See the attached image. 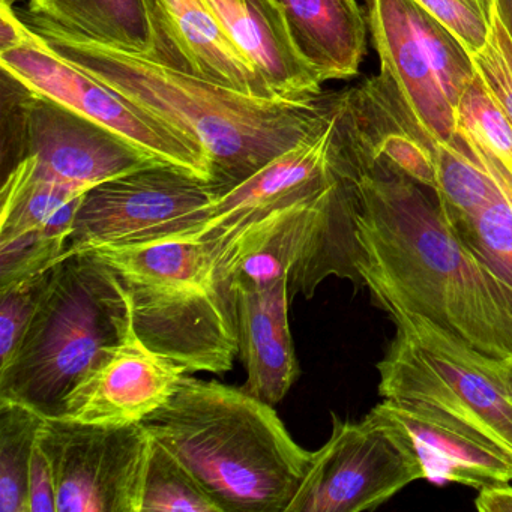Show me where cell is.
Returning <instances> with one entry per match:
<instances>
[{
    "mask_svg": "<svg viewBox=\"0 0 512 512\" xmlns=\"http://www.w3.org/2000/svg\"><path fill=\"white\" fill-rule=\"evenodd\" d=\"M436 170L434 196L451 226L470 217L500 194L496 182L479 164L460 134L455 142L437 145Z\"/></svg>",
    "mask_w": 512,
    "mask_h": 512,
    "instance_id": "obj_23",
    "label": "cell"
},
{
    "mask_svg": "<svg viewBox=\"0 0 512 512\" xmlns=\"http://www.w3.org/2000/svg\"><path fill=\"white\" fill-rule=\"evenodd\" d=\"M368 32L382 73L394 82L419 121L442 142L458 139L455 109L440 86L407 17L404 0H365Z\"/></svg>",
    "mask_w": 512,
    "mask_h": 512,
    "instance_id": "obj_18",
    "label": "cell"
},
{
    "mask_svg": "<svg viewBox=\"0 0 512 512\" xmlns=\"http://www.w3.org/2000/svg\"><path fill=\"white\" fill-rule=\"evenodd\" d=\"M22 19L53 53L200 143L211 160V184L218 196L322 133L331 121L325 92L316 100L251 97L205 77L92 43L38 17L25 14Z\"/></svg>",
    "mask_w": 512,
    "mask_h": 512,
    "instance_id": "obj_2",
    "label": "cell"
},
{
    "mask_svg": "<svg viewBox=\"0 0 512 512\" xmlns=\"http://www.w3.org/2000/svg\"><path fill=\"white\" fill-rule=\"evenodd\" d=\"M29 512H58L52 466L38 440L29 467Z\"/></svg>",
    "mask_w": 512,
    "mask_h": 512,
    "instance_id": "obj_33",
    "label": "cell"
},
{
    "mask_svg": "<svg viewBox=\"0 0 512 512\" xmlns=\"http://www.w3.org/2000/svg\"><path fill=\"white\" fill-rule=\"evenodd\" d=\"M497 13L512 38V0H496Z\"/></svg>",
    "mask_w": 512,
    "mask_h": 512,
    "instance_id": "obj_36",
    "label": "cell"
},
{
    "mask_svg": "<svg viewBox=\"0 0 512 512\" xmlns=\"http://www.w3.org/2000/svg\"><path fill=\"white\" fill-rule=\"evenodd\" d=\"M238 49L280 100H316L323 80L301 55L277 0H209Z\"/></svg>",
    "mask_w": 512,
    "mask_h": 512,
    "instance_id": "obj_19",
    "label": "cell"
},
{
    "mask_svg": "<svg viewBox=\"0 0 512 512\" xmlns=\"http://www.w3.org/2000/svg\"><path fill=\"white\" fill-rule=\"evenodd\" d=\"M394 425L415 449L425 479L481 488L512 482V458L455 419L407 401L383 398L371 409Z\"/></svg>",
    "mask_w": 512,
    "mask_h": 512,
    "instance_id": "obj_16",
    "label": "cell"
},
{
    "mask_svg": "<svg viewBox=\"0 0 512 512\" xmlns=\"http://www.w3.org/2000/svg\"><path fill=\"white\" fill-rule=\"evenodd\" d=\"M206 247L230 296L238 289H262L287 280L290 296L311 298L329 275L361 283L353 263L356 242L349 193L338 176L322 193Z\"/></svg>",
    "mask_w": 512,
    "mask_h": 512,
    "instance_id": "obj_7",
    "label": "cell"
},
{
    "mask_svg": "<svg viewBox=\"0 0 512 512\" xmlns=\"http://www.w3.org/2000/svg\"><path fill=\"white\" fill-rule=\"evenodd\" d=\"M457 131L490 149L512 172V125L491 92L476 76L455 104Z\"/></svg>",
    "mask_w": 512,
    "mask_h": 512,
    "instance_id": "obj_29",
    "label": "cell"
},
{
    "mask_svg": "<svg viewBox=\"0 0 512 512\" xmlns=\"http://www.w3.org/2000/svg\"><path fill=\"white\" fill-rule=\"evenodd\" d=\"M32 38V29L23 22L14 7L0 4V53L22 47Z\"/></svg>",
    "mask_w": 512,
    "mask_h": 512,
    "instance_id": "obj_34",
    "label": "cell"
},
{
    "mask_svg": "<svg viewBox=\"0 0 512 512\" xmlns=\"http://www.w3.org/2000/svg\"><path fill=\"white\" fill-rule=\"evenodd\" d=\"M397 334L377 364L382 398L439 410L512 458V373L431 320L385 305Z\"/></svg>",
    "mask_w": 512,
    "mask_h": 512,
    "instance_id": "obj_6",
    "label": "cell"
},
{
    "mask_svg": "<svg viewBox=\"0 0 512 512\" xmlns=\"http://www.w3.org/2000/svg\"><path fill=\"white\" fill-rule=\"evenodd\" d=\"M223 512L197 479L152 439L142 512Z\"/></svg>",
    "mask_w": 512,
    "mask_h": 512,
    "instance_id": "obj_27",
    "label": "cell"
},
{
    "mask_svg": "<svg viewBox=\"0 0 512 512\" xmlns=\"http://www.w3.org/2000/svg\"><path fill=\"white\" fill-rule=\"evenodd\" d=\"M418 479L424 467L394 425L371 410L358 422L332 415L331 437L311 455L286 512L373 511Z\"/></svg>",
    "mask_w": 512,
    "mask_h": 512,
    "instance_id": "obj_11",
    "label": "cell"
},
{
    "mask_svg": "<svg viewBox=\"0 0 512 512\" xmlns=\"http://www.w3.org/2000/svg\"><path fill=\"white\" fill-rule=\"evenodd\" d=\"M331 107V106H329ZM332 115L322 133L269 161L241 184L224 191L196 239L217 245L272 212L322 193L335 181L331 163Z\"/></svg>",
    "mask_w": 512,
    "mask_h": 512,
    "instance_id": "obj_15",
    "label": "cell"
},
{
    "mask_svg": "<svg viewBox=\"0 0 512 512\" xmlns=\"http://www.w3.org/2000/svg\"><path fill=\"white\" fill-rule=\"evenodd\" d=\"M238 328V356L247 370L245 392L275 406L299 377L289 323V281L232 293Z\"/></svg>",
    "mask_w": 512,
    "mask_h": 512,
    "instance_id": "obj_17",
    "label": "cell"
},
{
    "mask_svg": "<svg viewBox=\"0 0 512 512\" xmlns=\"http://www.w3.org/2000/svg\"><path fill=\"white\" fill-rule=\"evenodd\" d=\"M452 227L491 271L512 286V208L502 191Z\"/></svg>",
    "mask_w": 512,
    "mask_h": 512,
    "instance_id": "obj_28",
    "label": "cell"
},
{
    "mask_svg": "<svg viewBox=\"0 0 512 512\" xmlns=\"http://www.w3.org/2000/svg\"><path fill=\"white\" fill-rule=\"evenodd\" d=\"M508 365H509V370H511V373H512V361H508Z\"/></svg>",
    "mask_w": 512,
    "mask_h": 512,
    "instance_id": "obj_38",
    "label": "cell"
},
{
    "mask_svg": "<svg viewBox=\"0 0 512 512\" xmlns=\"http://www.w3.org/2000/svg\"><path fill=\"white\" fill-rule=\"evenodd\" d=\"M142 425L223 512H286L313 455L293 440L271 404L187 374Z\"/></svg>",
    "mask_w": 512,
    "mask_h": 512,
    "instance_id": "obj_3",
    "label": "cell"
},
{
    "mask_svg": "<svg viewBox=\"0 0 512 512\" xmlns=\"http://www.w3.org/2000/svg\"><path fill=\"white\" fill-rule=\"evenodd\" d=\"M88 191L41 175L29 160L5 173L0 212V242L13 241L46 226L65 205Z\"/></svg>",
    "mask_w": 512,
    "mask_h": 512,
    "instance_id": "obj_22",
    "label": "cell"
},
{
    "mask_svg": "<svg viewBox=\"0 0 512 512\" xmlns=\"http://www.w3.org/2000/svg\"><path fill=\"white\" fill-rule=\"evenodd\" d=\"M475 505L479 512H512L511 482L481 488Z\"/></svg>",
    "mask_w": 512,
    "mask_h": 512,
    "instance_id": "obj_35",
    "label": "cell"
},
{
    "mask_svg": "<svg viewBox=\"0 0 512 512\" xmlns=\"http://www.w3.org/2000/svg\"><path fill=\"white\" fill-rule=\"evenodd\" d=\"M127 289L134 332L187 373L224 374L238 356L235 301L199 239L95 251Z\"/></svg>",
    "mask_w": 512,
    "mask_h": 512,
    "instance_id": "obj_5",
    "label": "cell"
},
{
    "mask_svg": "<svg viewBox=\"0 0 512 512\" xmlns=\"http://www.w3.org/2000/svg\"><path fill=\"white\" fill-rule=\"evenodd\" d=\"M82 197L65 205L46 226L0 242V287L52 268L67 251Z\"/></svg>",
    "mask_w": 512,
    "mask_h": 512,
    "instance_id": "obj_25",
    "label": "cell"
},
{
    "mask_svg": "<svg viewBox=\"0 0 512 512\" xmlns=\"http://www.w3.org/2000/svg\"><path fill=\"white\" fill-rule=\"evenodd\" d=\"M37 440L52 466L58 512H142L152 452L142 424L46 418Z\"/></svg>",
    "mask_w": 512,
    "mask_h": 512,
    "instance_id": "obj_12",
    "label": "cell"
},
{
    "mask_svg": "<svg viewBox=\"0 0 512 512\" xmlns=\"http://www.w3.org/2000/svg\"><path fill=\"white\" fill-rule=\"evenodd\" d=\"M218 193L178 167L152 164L91 188L83 196L68 253L146 247L196 239Z\"/></svg>",
    "mask_w": 512,
    "mask_h": 512,
    "instance_id": "obj_8",
    "label": "cell"
},
{
    "mask_svg": "<svg viewBox=\"0 0 512 512\" xmlns=\"http://www.w3.org/2000/svg\"><path fill=\"white\" fill-rule=\"evenodd\" d=\"M4 157L29 160L47 178L89 191L158 163L142 149L74 110L37 94L2 70Z\"/></svg>",
    "mask_w": 512,
    "mask_h": 512,
    "instance_id": "obj_9",
    "label": "cell"
},
{
    "mask_svg": "<svg viewBox=\"0 0 512 512\" xmlns=\"http://www.w3.org/2000/svg\"><path fill=\"white\" fill-rule=\"evenodd\" d=\"M17 2H20V0H0V4H7L10 5V7H14Z\"/></svg>",
    "mask_w": 512,
    "mask_h": 512,
    "instance_id": "obj_37",
    "label": "cell"
},
{
    "mask_svg": "<svg viewBox=\"0 0 512 512\" xmlns=\"http://www.w3.org/2000/svg\"><path fill=\"white\" fill-rule=\"evenodd\" d=\"M185 374L184 367L152 352L133 332L70 392L59 418L97 425L142 424L173 397Z\"/></svg>",
    "mask_w": 512,
    "mask_h": 512,
    "instance_id": "obj_13",
    "label": "cell"
},
{
    "mask_svg": "<svg viewBox=\"0 0 512 512\" xmlns=\"http://www.w3.org/2000/svg\"><path fill=\"white\" fill-rule=\"evenodd\" d=\"M133 332L130 298L115 269L95 251H65L16 355L0 367V400L59 418L70 392Z\"/></svg>",
    "mask_w": 512,
    "mask_h": 512,
    "instance_id": "obj_4",
    "label": "cell"
},
{
    "mask_svg": "<svg viewBox=\"0 0 512 512\" xmlns=\"http://www.w3.org/2000/svg\"><path fill=\"white\" fill-rule=\"evenodd\" d=\"M200 76L251 97L274 100L262 74L238 49L209 0H158ZM280 100V98H278Z\"/></svg>",
    "mask_w": 512,
    "mask_h": 512,
    "instance_id": "obj_21",
    "label": "cell"
},
{
    "mask_svg": "<svg viewBox=\"0 0 512 512\" xmlns=\"http://www.w3.org/2000/svg\"><path fill=\"white\" fill-rule=\"evenodd\" d=\"M334 172L349 193L355 269L376 304L419 314L512 361V286L464 244L437 199L385 166Z\"/></svg>",
    "mask_w": 512,
    "mask_h": 512,
    "instance_id": "obj_1",
    "label": "cell"
},
{
    "mask_svg": "<svg viewBox=\"0 0 512 512\" xmlns=\"http://www.w3.org/2000/svg\"><path fill=\"white\" fill-rule=\"evenodd\" d=\"M50 271L52 268L0 287V367L16 355L49 284Z\"/></svg>",
    "mask_w": 512,
    "mask_h": 512,
    "instance_id": "obj_30",
    "label": "cell"
},
{
    "mask_svg": "<svg viewBox=\"0 0 512 512\" xmlns=\"http://www.w3.org/2000/svg\"><path fill=\"white\" fill-rule=\"evenodd\" d=\"M0 68L31 91L118 134L158 163L212 181L211 160L200 143L53 53L34 31L22 47L0 53Z\"/></svg>",
    "mask_w": 512,
    "mask_h": 512,
    "instance_id": "obj_10",
    "label": "cell"
},
{
    "mask_svg": "<svg viewBox=\"0 0 512 512\" xmlns=\"http://www.w3.org/2000/svg\"><path fill=\"white\" fill-rule=\"evenodd\" d=\"M470 56L476 76L491 92L512 125V38L497 13L496 5L484 47Z\"/></svg>",
    "mask_w": 512,
    "mask_h": 512,
    "instance_id": "obj_31",
    "label": "cell"
},
{
    "mask_svg": "<svg viewBox=\"0 0 512 512\" xmlns=\"http://www.w3.org/2000/svg\"><path fill=\"white\" fill-rule=\"evenodd\" d=\"M26 14L100 46L200 76L158 0H29Z\"/></svg>",
    "mask_w": 512,
    "mask_h": 512,
    "instance_id": "obj_14",
    "label": "cell"
},
{
    "mask_svg": "<svg viewBox=\"0 0 512 512\" xmlns=\"http://www.w3.org/2000/svg\"><path fill=\"white\" fill-rule=\"evenodd\" d=\"M301 55L323 83L358 76L368 22L358 0H277Z\"/></svg>",
    "mask_w": 512,
    "mask_h": 512,
    "instance_id": "obj_20",
    "label": "cell"
},
{
    "mask_svg": "<svg viewBox=\"0 0 512 512\" xmlns=\"http://www.w3.org/2000/svg\"><path fill=\"white\" fill-rule=\"evenodd\" d=\"M439 19L470 55L484 47L496 0H415Z\"/></svg>",
    "mask_w": 512,
    "mask_h": 512,
    "instance_id": "obj_32",
    "label": "cell"
},
{
    "mask_svg": "<svg viewBox=\"0 0 512 512\" xmlns=\"http://www.w3.org/2000/svg\"><path fill=\"white\" fill-rule=\"evenodd\" d=\"M44 416L0 400V512H29V467Z\"/></svg>",
    "mask_w": 512,
    "mask_h": 512,
    "instance_id": "obj_24",
    "label": "cell"
},
{
    "mask_svg": "<svg viewBox=\"0 0 512 512\" xmlns=\"http://www.w3.org/2000/svg\"><path fill=\"white\" fill-rule=\"evenodd\" d=\"M404 8L443 92L455 109L458 98L475 79L472 56L460 40L418 2L404 0Z\"/></svg>",
    "mask_w": 512,
    "mask_h": 512,
    "instance_id": "obj_26",
    "label": "cell"
}]
</instances>
